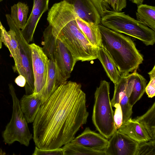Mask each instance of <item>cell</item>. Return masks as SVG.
Masks as SVG:
<instances>
[{"instance_id":"obj_9","label":"cell","mask_w":155,"mask_h":155,"mask_svg":"<svg viewBox=\"0 0 155 155\" xmlns=\"http://www.w3.org/2000/svg\"><path fill=\"white\" fill-rule=\"evenodd\" d=\"M29 46L31 53L34 80L33 93L37 94L41 99L47 80L49 59L42 48L35 43L29 44Z\"/></svg>"},{"instance_id":"obj_2","label":"cell","mask_w":155,"mask_h":155,"mask_svg":"<svg viewBox=\"0 0 155 155\" xmlns=\"http://www.w3.org/2000/svg\"><path fill=\"white\" fill-rule=\"evenodd\" d=\"M73 6L62 1L53 5L47 20L52 32L70 51L77 62L89 61L97 58V48L93 46L81 31L76 21Z\"/></svg>"},{"instance_id":"obj_31","label":"cell","mask_w":155,"mask_h":155,"mask_svg":"<svg viewBox=\"0 0 155 155\" xmlns=\"http://www.w3.org/2000/svg\"><path fill=\"white\" fill-rule=\"evenodd\" d=\"M127 6V0H118L116 6L115 11L120 12L125 8Z\"/></svg>"},{"instance_id":"obj_11","label":"cell","mask_w":155,"mask_h":155,"mask_svg":"<svg viewBox=\"0 0 155 155\" xmlns=\"http://www.w3.org/2000/svg\"><path fill=\"white\" fill-rule=\"evenodd\" d=\"M72 5L76 15L82 20L96 25L101 24V17L91 0H62Z\"/></svg>"},{"instance_id":"obj_25","label":"cell","mask_w":155,"mask_h":155,"mask_svg":"<svg viewBox=\"0 0 155 155\" xmlns=\"http://www.w3.org/2000/svg\"><path fill=\"white\" fill-rule=\"evenodd\" d=\"M62 148L64 155H107L105 151L93 150L71 142L66 144Z\"/></svg>"},{"instance_id":"obj_19","label":"cell","mask_w":155,"mask_h":155,"mask_svg":"<svg viewBox=\"0 0 155 155\" xmlns=\"http://www.w3.org/2000/svg\"><path fill=\"white\" fill-rule=\"evenodd\" d=\"M64 81L61 75L56 63L49 59L47 80L41 96L42 102L46 100Z\"/></svg>"},{"instance_id":"obj_23","label":"cell","mask_w":155,"mask_h":155,"mask_svg":"<svg viewBox=\"0 0 155 155\" xmlns=\"http://www.w3.org/2000/svg\"><path fill=\"white\" fill-rule=\"evenodd\" d=\"M135 119L144 128L151 140H155V102L144 114Z\"/></svg>"},{"instance_id":"obj_21","label":"cell","mask_w":155,"mask_h":155,"mask_svg":"<svg viewBox=\"0 0 155 155\" xmlns=\"http://www.w3.org/2000/svg\"><path fill=\"white\" fill-rule=\"evenodd\" d=\"M76 21L81 31L93 46L97 48L101 45V37L98 25L87 22L77 16Z\"/></svg>"},{"instance_id":"obj_24","label":"cell","mask_w":155,"mask_h":155,"mask_svg":"<svg viewBox=\"0 0 155 155\" xmlns=\"http://www.w3.org/2000/svg\"><path fill=\"white\" fill-rule=\"evenodd\" d=\"M29 8L25 3L19 2L11 8V17L16 25L20 29L25 26Z\"/></svg>"},{"instance_id":"obj_37","label":"cell","mask_w":155,"mask_h":155,"mask_svg":"<svg viewBox=\"0 0 155 155\" xmlns=\"http://www.w3.org/2000/svg\"><path fill=\"white\" fill-rule=\"evenodd\" d=\"M3 0H0V2L2 1Z\"/></svg>"},{"instance_id":"obj_7","label":"cell","mask_w":155,"mask_h":155,"mask_svg":"<svg viewBox=\"0 0 155 155\" xmlns=\"http://www.w3.org/2000/svg\"><path fill=\"white\" fill-rule=\"evenodd\" d=\"M9 93L12 100V113L10 122L2 133L3 141L10 145L15 141L28 146L33 137L29 130L28 123L20 108L19 100L12 84L8 85Z\"/></svg>"},{"instance_id":"obj_20","label":"cell","mask_w":155,"mask_h":155,"mask_svg":"<svg viewBox=\"0 0 155 155\" xmlns=\"http://www.w3.org/2000/svg\"><path fill=\"white\" fill-rule=\"evenodd\" d=\"M97 56L108 77L114 84H117L121 75L110 55L102 45L97 47Z\"/></svg>"},{"instance_id":"obj_6","label":"cell","mask_w":155,"mask_h":155,"mask_svg":"<svg viewBox=\"0 0 155 155\" xmlns=\"http://www.w3.org/2000/svg\"><path fill=\"white\" fill-rule=\"evenodd\" d=\"M43 35L42 50L49 59L56 63L63 79L65 81L70 77L77 61L63 42L53 35L49 25Z\"/></svg>"},{"instance_id":"obj_16","label":"cell","mask_w":155,"mask_h":155,"mask_svg":"<svg viewBox=\"0 0 155 155\" xmlns=\"http://www.w3.org/2000/svg\"><path fill=\"white\" fill-rule=\"evenodd\" d=\"M0 26L2 42L8 49L13 58L15 64L12 68L15 72H17L20 67L21 60L19 44L16 34L11 28H9V30L7 31L1 23Z\"/></svg>"},{"instance_id":"obj_12","label":"cell","mask_w":155,"mask_h":155,"mask_svg":"<svg viewBox=\"0 0 155 155\" xmlns=\"http://www.w3.org/2000/svg\"><path fill=\"white\" fill-rule=\"evenodd\" d=\"M49 0H33L30 15L25 27L21 30L25 39L28 43L33 39L36 26L42 14L48 9Z\"/></svg>"},{"instance_id":"obj_32","label":"cell","mask_w":155,"mask_h":155,"mask_svg":"<svg viewBox=\"0 0 155 155\" xmlns=\"http://www.w3.org/2000/svg\"><path fill=\"white\" fill-rule=\"evenodd\" d=\"M15 82L18 86L20 87H25L26 83V80L25 78L21 75H19L15 80Z\"/></svg>"},{"instance_id":"obj_29","label":"cell","mask_w":155,"mask_h":155,"mask_svg":"<svg viewBox=\"0 0 155 155\" xmlns=\"http://www.w3.org/2000/svg\"><path fill=\"white\" fill-rule=\"evenodd\" d=\"M98 11L101 18L110 10L109 5L104 0H91Z\"/></svg>"},{"instance_id":"obj_34","label":"cell","mask_w":155,"mask_h":155,"mask_svg":"<svg viewBox=\"0 0 155 155\" xmlns=\"http://www.w3.org/2000/svg\"><path fill=\"white\" fill-rule=\"evenodd\" d=\"M132 2L134 3L137 5L143 4L144 0H130Z\"/></svg>"},{"instance_id":"obj_13","label":"cell","mask_w":155,"mask_h":155,"mask_svg":"<svg viewBox=\"0 0 155 155\" xmlns=\"http://www.w3.org/2000/svg\"><path fill=\"white\" fill-rule=\"evenodd\" d=\"M126 93L130 105H133L142 97L145 92L147 81L136 71L126 76Z\"/></svg>"},{"instance_id":"obj_5","label":"cell","mask_w":155,"mask_h":155,"mask_svg":"<svg viewBox=\"0 0 155 155\" xmlns=\"http://www.w3.org/2000/svg\"><path fill=\"white\" fill-rule=\"evenodd\" d=\"M110 97V84L101 81L94 93L92 120L96 129L106 138L110 139L117 130Z\"/></svg>"},{"instance_id":"obj_36","label":"cell","mask_w":155,"mask_h":155,"mask_svg":"<svg viewBox=\"0 0 155 155\" xmlns=\"http://www.w3.org/2000/svg\"><path fill=\"white\" fill-rule=\"evenodd\" d=\"M104 0L105 2L106 3H107V2L106 0Z\"/></svg>"},{"instance_id":"obj_22","label":"cell","mask_w":155,"mask_h":155,"mask_svg":"<svg viewBox=\"0 0 155 155\" xmlns=\"http://www.w3.org/2000/svg\"><path fill=\"white\" fill-rule=\"evenodd\" d=\"M136 20L143 25L155 31V6L147 4L138 5Z\"/></svg>"},{"instance_id":"obj_26","label":"cell","mask_w":155,"mask_h":155,"mask_svg":"<svg viewBox=\"0 0 155 155\" xmlns=\"http://www.w3.org/2000/svg\"><path fill=\"white\" fill-rule=\"evenodd\" d=\"M135 155H155V140L138 143Z\"/></svg>"},{"instance_id":"obj_1","label":"cell","mask_w":155,"mask_h":155,"mask_svg":"<svg viewBox=\"0 0 155 155\" xmlns=\"http://www.w3.org/2000/svg\"><path fill=\"white\" fill-rule=\"evenodd\" d=\"M86 101L80 84L67 81L62 83L42 103L33 122L36 146L55 149L74 139L87 122Z\"/></svg>"},{"instance_id":"obj_18","label":"cell","mask_w":155,"mask_h":155,"mask_svg":"<svg viewBox=\"0 0 155 155\" xmlns=\"http://www.w3.org/2000/svg\"><path fill=\"white\" fill-rule=\"evenodd\" d=\"M21 110L28 123L33 122L42 103L37 94L24 95L19 100Z\"/></svg>"},{"instance_id":"obj_15","label":"cell","mask_w":155,"mask_h":155,"mask_svg":"<svg viewBox=\"0 0 155 155\" xmlns=\"http://www.w3.org/2000/svg\"><path fill=\"white\" fill-rule=\"evenodd\" d=\"M70 142L93 150L105 151L108 140L100 134L92 131L87 127L81 134Z\"/></svg>"},{"instance_id":"obj_4","label":"cell","mask_w":155,"mask_h":155,"mask_svg":"<svg viewBox=\"0 0 155 155\" xmlns=\"http://www.w3.org/2000/svg\"><path fill=\"white\" fill-rule=\"evenodd\" d=\"M101 24L120 33L137 38L147 46L155 42V31L124 12L109 10L101 18Z\"/></svg>"},{"instance_id":"obj_17","label":"cell","mask_w":155,"mask_h":155,"mask_svg":"<svg viewBox=\"0 0 155 155\" xmlns=\"http://www.w3.org/2000/svg\"><path fill=\"white\" fill-rule=\"evenodd\" d=\"M117 130L138 143L145 142L151 140L141 124L131 117L122 124Z\"/></svg>"},{"instance_id":"obj_27","label":"cell","mask_w":155,"mask_h":155,"mask_svg":"<svg viewBox=\"0 0 155 155\" xmlns=\"http://www.w3.org/2000/svg\"><path fill=\"white\" fill-rule=\"evenodd\" d=\"M150 78V81L147 85L145 92L148 97L152 98L155 95V66L152 70L148 73Z\"/></svg>"},{"instance_id":"obj_35","label":"cell","mask_w":155,"mask_h":155,"mask_svg":"<svg viewBox=\"0 0 155 155\" xmlns=\"http://www.w3.org/2000/svg\"><path fill=\"white\" fill-rule=\"evenodd\" d=\"M1 23V22L0 21V49L2 48V41L1 36V26H0Z\"/></svg>"},{"instance_id":"obj_33","label":"cell","mask_w":155,"mask_h":155,"mask_svg":"<svg viewBox=\"0 0 155 155\" xmlns=\"http://www.w3.org/2000/svg\"><path fill=\"white\" fill-rule=\"evenodd\" d=\"M106 2L111 6L113 10H114L117 3L118 0H106Z\"/></svg>"},{"instance_id":"obj_3","label":"cell","mask_w":155,"mask_h":155,"mask_svg":"<svg viewBox=\"0 0 155 155\" xmlns=\"http://www.w3.org/2000/svg\"><path fill=\"white\" fill-rule=\"evenodd\" d=\"M98 27L101 45L110 55L121 76H127L136 71L143 59L132 40L101 23Z\"/></svg>"},{"instance_id":"obj_8","label":"cell","mask_w":155,"mask_h":155,"mask_svg":"<svg viewBox=\"0 0 155 155\" xmlns=\"http://www.w3.org/2000/svg\"><path fill=\"white\" fill-rule=\"evenodd\" d=\"M9 28L15 32L18 43L20 50L21 63L17 73L23 76L26 80L25 86L26 94H32L34 90V80L33 76L32 59L31 49L29 43L23 37L21 29L15 24L10 15H5Z\"/></svg>"},{"instance_id":"obj_28","label":"cell","mask_w":155,"mask_h":155,"mask_svg":"<svg viewBox=\"0 0 155 155\" xmlns=\"http://www.w3.org/2000/svg\"><path fill=\"white\" fill-rule=\"evenodd\" d=\"M33 155H64L62 148L44 150L36 146Z\"/></svg>"},{"instance_id":"obj_10","label":"cell","mask_w":155,"mask_h":155,"mask_svg":"<svg viewBox=\"0 0 155 155\" xmlns=\"http://www.w3.org/2000/svg\"><path fill=\"white\" fill-rule=\"evenodd\" d=\"M138 143L116 130L108 140L107 155H135Z\"/></svg>"},{"instance_id":"obj_14","label":"cell","mask_w":155,"mask_h":155,"mask_svg":"<svg viewBox=\"0 0 155 155\" xmlns=\"http://www.w3.org/2000/svg\"><path fill=\"white\" fill-rule=\"evenodd\" d=\"M127 82L126 76H122L117 84H114L113 97L110 101L112 106L116 104L120 105L123 114L122 124L130 117L132 114V107L130 104L129 97L126 93Z\"/></svg>"},{"instance_id":"obj_30","label":"cell","mask_w":155,"mask_h":155,"mask_svg":"<svg viewBox=\"0 0 155 155\" xmlns=\"http://www.w3.org/2000/svg\"><path fill=\"white\" fill-rule=\"evenodd\" d=\"M113 107L115 108L114 113V119L117 130L122 124L123 114L121 107L119 103L115 104Z\"/></svg>"}]
</instances>
